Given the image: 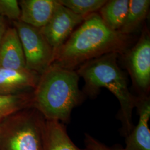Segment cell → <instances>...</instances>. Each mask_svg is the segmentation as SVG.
<instances>
[{"label":"cell","instance_id":"obj_5","mask_svg":"<svg viewBox=\"0 0 150 150\" xmlns=\"http://www.w3.org/2000/svg\"><path fill=\"white\" fill-rule=\"evenodd\" d=\"M12 23L21 42L26 69L41 75L52 63L53 49L39 28L20 21Z\"/></svg>","mask_w":150,"mask_h":150},{"label":"cell","instance_id":"obj_18","mask_svg":"<svg viewBox=\"0 0 150 150\" xmlns=\"http://www.w3.org/2000/svg\"><path fill=\"white\" fill-rule=\"evenodd\" d=\"M86 149L87 150H111L106 146L103 144L99 141L95 139L90 134H85Z\"/></svg>","mask_w":150,"mask_h":150},{"label":"cell","instance_id":"obj_15","mask_svg":"<svg viewBox=\"0 0 150 150\" xmlns=\"http://www.w3.org/2000/svg\"><path fill=\"white\" fill-rule=\"evenodd\" d=\"M32 91L10 96L0 95V122L13 113L32 107Z\"/></svg>","mask_w":150,"mask_h":150},{"label":"cell","instance_id":"obj_19","mask_svg":"<svg viewBox=\"0 0 150 150\" xmlns=\"http://www.w3.org/2000/svg\"><path fill=\"white\" fill-rule=\"evenodd\" d=\"M8 26L9 25L8 23V20L6 19L5 18L0 16V43Z\"/></svg>","mask_w":150,"mask_h":150},{"label":"cell","instance_id":"obj_2","mask_svg":"<svg viewBox=\"0 0 150 150\" xmlns=\"http://www.w3.org/2000/svg\"><path fill=\"white\" fill-rule=\"evenodd\" d=\"M79 79L75 70L51 64L40 75L32 91V107L46 120L69 123L73 109L85 99L79 88Z\"/></svg>","mask_w":150,"mask_h":150},{"label":"cell","instance_id":"obj_12","mask_svg":"<svg viewBox=\"0 0 150 150\" xmlns=\"http://www.w3.org/2000/svg\"><path fill=\"white\" fill-rule=\"evenodd\" d=\"M44 150H81L71 139L64 123L56 120H46Z\"/></svg>","mask_w":150,"mask_h":150},{"label":"cell","instance_id":"obj_7","mask_svg":"<svg viewBox=\"0 0 150 150\" xmlns=\"http://www.w3.org/2000/svg\"><path fill=\"white\" fill-rule=\"evenodd\" d=\"M84 19L62 5L57 0L52 16L47 24L40 29L53 49L54 54L69 38L75 27Z\"/></svg>","mask_w":150,"mask_h":150},{"label":"cell","instance_id":"obj_11","mask_svg":"<svg viewBox=\"0 0 150 150\" xmlns=\"http://www.w3.org/2000/svg\"><path fill=\"white\" fill-rule=\"evenodd\" d=\"M18 4L20 8L18 21L40 29L52 16L57 0H20Z\"/></svg>","mask_w":150,"mask_h":150},{"label":"cell","instance_id":"obj_8","mask_svg":"<svg viewBox=\"0 0 150 150\" xmlns=\"http://www.w3.org/2000/svg\"><path fill=\"white\" fill-rule=\"evenodd\" d=\"M40 75L27 69L0 67V95L10 96L33 91Z\"/></svg>","mask_w":150,"mask_h":150},{"label":"cell","instance_id":"obj_17","mask_svg":"<svg viewBox=\"0 0 150 150\" xmlns=\"http://www.w3.org/2000/svg\"><path fill=\"white\" fill-rule=\"evenodd\" d=\"M0 16L11 22L20 19V8L17 0H0Z\"/></svg>","mask_w":150,"mask_h":150},{"label":"cell","instance_id":"obj_10","mask_svg":"<svg viewBox=\"0 0 150 150\" xmlns=\"http://www.w3.org/2000/svg\"><path fill=\"white\" fill-rule=\"evenodd\" d=\"M0 67L27 69L21 42L13 25L7 28L0 43Z\"/></svg>","mask_w":150,"mask_h":150},{"label":"cell","instance_id":"obj_16","mask_svg":"<svg viewBox=\"0 0 150 150\" xmlns=\"http://www.w3.org/2000/svg\"><path fill=\"white\" fill-rule=\"evenodd\" d=\"M59 4L75 14L85 18L99 11L106 0H58Z\"/></svg>","mask_w":150,"mask_h":150},{"label":"cell","instance_id":"obj_13","mask_svg":"<svg viewBox=\"0 0 150 150\" xmlns=\"http://www.w3.org/2000/svg\"><path fill=\"white\" fill-rule=\"evenodd\" d=\"M129 4V0L107 1L98 14L107 27L118 31L127 15Z\"/></svg>","mask_w":150,"mask_h":150},{"label":"cell","instance_id":"obj_4","mask_svg":"<svg viewBox=\"0 0 150 150\" xmlns=\"http://www.w3.org/2000/svg\"><path fill=\"white\" fill-rule=\"evenodd\" d=\"M46 121L32 107L7 116L0 122V150H44Z\"/></svg>","mask_w":150,"mask_h":150},{"label":"cell","instance_id":"obj_6","mask_svg":"<svg viewBox=\"0 0 150 150\" xmlns=\"http://www.w3.org/2000/svg\"><path fill=\"white\" fill-rule=\"evenodd\" d=\"M134 86L146 96L150 85V34L146 28L134 46L123 54Z\"/></svg>","mask_w":150,"mask_h":150},{"label":"cell","instance_id":"obj_1","mask_svg":"<svg viewBox=\"0 0 150 150\" xmlns=\"http://www.w3.org/2000/svg\"><path fill=\"white\" fill-rule=\"evenodd\" d=\"M132 38L107 27L98 13L86 17L54 54L52 64L75 70L86 62L111 53L125 54Z\"/></svg>","mask_w":150,"mask_h":150},{"label":"cell","instance_id":"obj_20","mask_svg":"<svg viewBox=\"0 0 150 150\" xmlns=\"http://www.w3.org/2000/svg\"><path fill=\"white\" fill-rule=\"evenodd\" d=\"M111 150H122V149H111Z\"/></svg>","mask_w":150,"mask_h":150},{"label":"cell","instance_id":"obj_3","mask_svg":"<svg viewBox=\"0 0 150 150\" xmlns=\"http://www.w3.org/2000/svg\"><path fill=\"white\" fill-rule=\"evenodd\" d=\"M118 55L111 53L91 59L76 71L85 81L83 92L88 96H96L101 88L105 87L117 98L120 104L119 118L122 123V133L126 137L134 128L132 111L139 97L129 90L126 76L117 63Z\"/></svg>","mask_w":150,"mask_h":150},{"label":"cell","instance_id":"obj_9","mask_svg":"<svg viewBox=\"0 0 150 150\" xmlns=\"http://www.w3.org/2000/svg\"><path fill=\"white\" fill-rule=\"evenodd\" d=\"M138 97L136 107L139 115V121L126 136V146L122 150H150V98L147 96Z\"/></svg>","mask_w":150,"mask_h":150},{"label":"cell","instance_id":"obj_14","mask_svg":"<svg viewBox=\"0 0 150 150\" xmlns=\"http://www.w3.org/2000/svg\"><path fill=\"white\" fill-rule=\"evenodd\" d=\"M150 6V0H129L127 13L118 32L129 35L136 31L147 18Z\"/></svg>","mask_w":150,"mask_h":150}]
</instances>
